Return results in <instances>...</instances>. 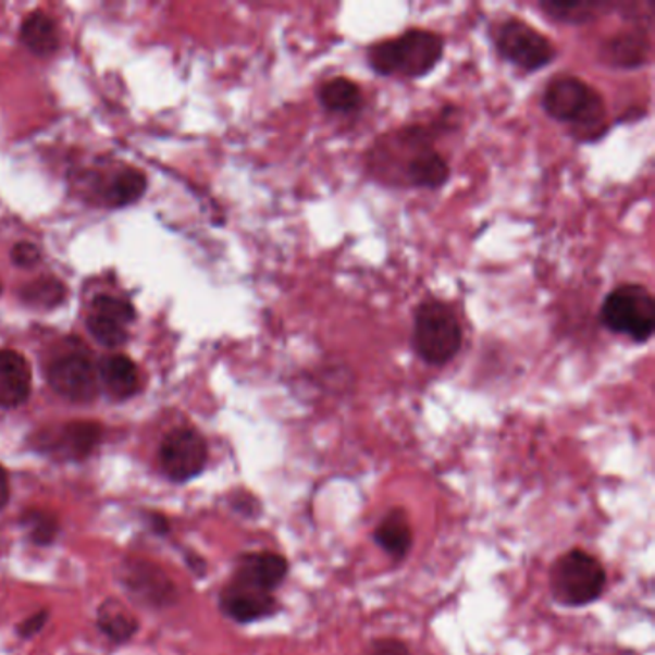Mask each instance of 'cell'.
Returning <instances> with one entry per match:
<instances>
[{"label": "cell", "instance_id": "8fae6325", "mask_svg": "<svg viewBox=\"0 0 655 655\" xmlns=\"http://www.w3.org/2000/svg\"><path fill=\"white\" fill-rule=\"evenodd\" d=\"M288 559L277 552H246L238 557L233 581L275 594L288 577Z\"/></svg>", "mask_w": 655, "mask_h": 655}, {"label": "cell", "instance_id": "603a6c76", "mask_svg": "<svg viewBox=\"0 0 655 655\" xmlns=\"http://www.w3.org/2000/svg\"><path fill=\"white\" fill-rule=\"evenodd\" d=\"M20 296L25 304L29 306H37V308H57L60 304L64 302L66 298V287L62 281H58L54 277H42L37 279L34 283H27L22 291Z\"/></svg>", "mask_w": 655, "mask_h": 655}, {"label": "cell", "instance_id": "484cf974", "mask_svg": "<svg viewBox=\"0 0 655 655\" xmlns=\"http://www.w3.org/2000/svg\"><path fill=\"white\" fill-rule=\"evenodd\" d=\"M90 311L100 313V316H107L110 320L118 321V323H122L125 328L132 325L135 318H137V311L133 308V304L123 300V298H115V296H97L92 300Z\"/></svg>", "mask_w": 655, "mask_h": 655}, {"label": "cell", "instance_id": "52a82bcc", "mask_svg": "<svg viewBox=\"0 0 655 655\" xmlns=\"http://www.w3.org/2000/svg\"><path fill=\"white\" fill-rule=\"evenodd\" d=\"M208 464V444L202 434L181 427L165 434L160 446V466L173 483H189L205 471Z\"/></svg>", "mask_w": 655, "mask_h": 655}, {"label": "cell", "instance_id": "7c38bea8", "mask_svg": "<svg viewBox=\"0 0 655 655\" xmlns=\"http://www.w3.org/2000/svg\"><path fill=\"white\" fill-rule=\"evenodd\" d=\"M650 39L644 29H627L602 41L598 58L602 64L617 70H639L650 60Z\"/></svg>", "mask_w": 655, "mask_h": 655}, {"label": "cell", "instance_id": "d6986e66", "mask_svg": "<svg viewBox=\"0 0 655 655\" xmlns=\"http://www.w3.org/2000/svg\"><path fill=\"white\" fill-rule=\"evenodd\" d=\"M22 42L37 57H52L60 49V32L58 25L49 14L41 10L32 12L25 17L20 32Z\"/></svg>", "mask_w": 655, "mask_h": 655}, {"label": "cell", "instance_id": "9a60e30c", "mask_svg": "<svg viewBox=\"0 0 655 655\" xmlns=\"http://www.w3.org/2000/svg\"><path fill=\"white\" fill-rule=\"evenodd\" d=\"M97 373L99 385H102L108 396H112L114 400H127L139 393V369L127 356L114 354L102 358Z\"/></svg>", "mask_w": 655, "mask_h": 655}, {"label": "cell", "instance_id": "e0dca14e", "mask_svg": "<svg viewBox=\"0 0 655 655\" xmlns=\"http://www.w3.org/2000/svg\"><path fill=\"white\" fill-rule=\"evenodd\" d=\"M125 584L132 590L133 596L140 602L155 606H165L172 602L173 584L158 567L140 561L125 574Z\"/></svg>", "mask_w": 655, "mask_h": 655}, {"label": "cell", "instance_id": "9c48e42d", "mask_svg": "<svg viewBox=\"0 0 655 655\" xmlns=\"http://www.w3.org/2000/svg\"><path fill=\"white\" fill-rule=\"evenodd\" d=\"M102 438V427L95 421H72L35 436V448L62 461L89 458Z\"/></svg>", "mask_w": 655, "mask_h": 655}, {"label": "cell", "instance_id": "5b68a950", "mask_svg": "<svg viewBox=\"0 0 655 655\" xmlns=\"http://www.w3.org/2000/svg\"><path fill=\"white\" fill-rule=\"evenodd\" d=\"M600 323L615 335L646 345L655 331L654 295L640 283H622L604 298Z\"/></svg>", "mask_w": 655, "mask_h": 655}, {"label": "cell", "instance_id": "4fadbf2b", "mask_svg": "<svg viewBox=\"0 0 655 655\" xmlns=\"http://www.w3.org/2000/svg\"><path fill=\"white\" fill-rule=\"evenodd\" d=\"M450 164L434 145L423 147L411 156L410 162L404 168L398 187L411 189L438 190L450 180Z\"/></svg>", "mask_w": 655, "mask_h": 655}, {"label": "cell", "instance_id": "f1b7e54d", "mask_svg": "<svg viewBox=\"0 0 655 655\" xmlns=\"http://www.w3.org/2000/svg\"><path fill=\"white\" fill-rule=\"evenodd\" d=\"M47 621H49V614H47V611H39V614H35L34 617H29V619H25V621L22 622L20 634H22L24 639H32L37 632L41 631L42 627L47 625Z\"/></svg>", "mask_w": 655, "mask_h": 655}, {"label": "cell", "instance_id": "d4e9b609", "mask_svg": "<svg viewBox=\"0 0 655 655\" xmlns=\"http://www.w3.org/2000/svg\"><path fill=\"white\" fill-rule=\"evenodd\" d=\"M87 329H89L90 335L95 336L100 345L107 346V348H118V346L125 345V341H127V328L125 325L110 320L107 316L95 313V311H90L89 318H87Z\"/></svg>", "mask_w": 655, "mask_h": 655}, {"label": "cell", "instance_id": "4dcf8cb0", "mask_svg": "<svg viewBox=\"0 0 655 655\" xmlns=\"http://www.w3.org/2000/svg\"><path fill=\"white\" fill-rule=\"evenodd\" d=\"M0 293H2V285H0Z\"/></svg>", "mask_w": 655, "mask_h": 655}, {"label": "cell", "instance_id": "4316f807", "mask_svg": "<svg viewBox=\"0 0 655 655\" xmlns=\"http://www.w3.org/2000/svg\"><path fill=\"white\" fill-rule=\"evenodd\" d=\"M12 262L20 265V268H34L37 263L41 262V250L32 243H17L12 248Z\"/></svg>", "mask_w": 655, "mask_h": 655}, {"label": "cell", "instance_id": "ffe728a7", "mask_svg": "<svg viewBox=\"0 0 655 655\" xmlns=\"http://www.w3.org/2000/svg\"><path fill=\"white\" fill-rule=\"evenodd\" d=\"M544 16L566 25H586L596 22L604 12L611 10L607 2H592V0H577V2H561V0H541L536 4Z\"/></svg>", "mask_w": 655, "mask_h": 655}, {"label": "cell", "instance_id": "6da1fadb", "mask_svg": "<svg viewBox=\"0 0 655 655\" xmlns=\"http://www.w3.org/2000/svg\"><path fill=\"white\" fill-rule=\"evenodd\" d=\"M541 104L554 122L569 125L574 139L581 143H594L609 132L606 100L577 75L552 77L544 87Z\"/></svg>", "mask_w": 655, "mask_h": 655}, {"label": "cell", "instance_id": "44dd1931", "mask_svg": "<svg viewBox=\"0 0 655 655\" xmlns=\"http://www.w3.org/2000/svg\"><path fill=\"white\" fill-rule=\"evenodd\" d=\"M147 190V177L137 170H123L108 181L102 189V202L110 208L135 205Z\"/></svg>", "mask_w": 655, "mask_h": 655}, {"label": "cell", "instance_id": "cb8c5ba5", "mask_svg": "<svg viewBox=\"0 0 655 655\" xmlns=\"http://www.w3.org/2000/svg\"><path fill=\"white\" fill-rule=\"evenodd\" d=\"M22 524H24L27 536L39 546H49L50 542L57 539L58 529H60L57 517L41 511V509L25 511Z\"/></svg>", "mask_w": 655, "mask_h": 655}, {"label": "cell", "instance_id": "8992f818", "mask_svg": "<svg viewBox=\"0 0 655 655\" xmlns=\"http://www.w3.org/2000/svg\"><path fill=\"white\" fill-rule=\"evenodd\" d=\"M492 41L504 62L529 74L548 67L557 57L554 41L519 17H506L496 25Z\"/></svg>", "mask_w": 655, "mask_h": 655}, {"label": "cell", "instance_id": "277c9868", "mask_svg": "<svg viewBox=\"0 0 655 655\" xmlns=\"http://www.w3.org/2000/svg\"><path fill=\"white\" fill-rule=\"evenodd\" d=\"M606 586V567L586 549H567L549 569V592L559 606H590L602 598Z\"/></svg>", "mask_w": 655, "mask_h": 655}, {"label": "cell", "instance_id": "83f0119b", "mask_svg": "<svg viewBox=\"0 0 655 655\" xmlns=\"http://www.w3.org/2000/svg\"><path fill=\"white\" fill-rule=\"evenodd\" d=\"M369 655H413L406 642L398 639H379L369 647Z\"/></svg>", "mask_w": 655, "mask_h": 655}, {"label": "cell", "instance_id": "f546056e", "mask_svg": "<svg viewBox=\"0 0 655 655\" xmlns=\"http://www.w3.org/2000/svg\"><path fill=\"white\" fill-rule=\"evenodd\" d=\"M10 500V481L7 469L0 466V509L7 508Z\"/></svg>", "mask_w": 655, "mask_h": 655}, {"label": "cell", "instance_id": "3957f363", "mask_svg": "<svg viewBox=\"0 0 655 655\" xmlns=\"http://www.w3.org/2000/svg\"><path fill=\"white\" fill-rule=\"evenodd\" d=\"M411 345L419 360L431 368L448 366L464 346V328L452 304L425 298L413 311Z\"/></svg>", "mask_w": 655, "mask_h": 655}, {"label": "cell", "instance_id": "ba28073f", "mask_svg": "<svg viewBox=\"0 0 655 655\" xmlns=\"http://www.w3.org/2000/svg\"><path fill=\"white\" fill-rule=\"evenodd\" d=\"M47 381L58 396L70 401L89 404L99 396V373L85 354H66L50 361Z\"/></svg>", "mask_w": 655, "mask_h": 655}, {"label": "cell", "instance_id": "7a4b0ae2", "mask_svg": "<svg viewBox=\"0 0 655 655\" xmlns=\"http://www.w3.org/2000/svg\"><path fill=\"white\" fill-rule=\"evenodd\" d=\"M446 41L441 34L411 27L393 39H383L366 49L368 66L381 77H400L408 82L433 74L443 62Z\"/></svg>", "mask_w": 655, "mask_h": 655}, {"label": "cell", "instance_id": "30bf717a", "mask_svg": "<svg viewBox=\"0 0 655 655\" xmlns=\"http://www.w3.org/2000/svg\"><path fill=\"white\" fill-rule=\"evenodd\" d=\"M220 607L223 614L240 625L263 621L281 611V604L275 594L252 589L243 582L233 581L222 590Z\"/></svg>", "mask_w": 655, "mask_h": 655}, {"label": "cell", "instance_id": "ac0fdd59", "mask_svg": "<svg viewBox=\"0 0 655 655\" xmlns=\"http://www.w3.org/2000/svg\"><path fill=\"white\" fill-rule=\"evenodd\" d=\"M318 100L329 114L353 115L363 108L360 85L345 75H336L321 83L318 87Z\"/></svg>", "mask_w": 655, "mask_h": 655}, {"label": "cell", "instance_id": "7402d4cb", "mask_svg": "<svg viewBox=\"0 0 655 655\" xmlns=\"http://www.w3.org/2000/svg\"><path fill=\"white\" fill-rule=\"evenodd\" d=\"M100 631L114 642H127L139 629L137 619L133 617L129 609H125L118 600H108L99 607L97 614Z\"/></svg>", "mask_w": 655, "mask_h": 655}, {"label": "cell", "instance_id": "2e32d148", "mask_svg": "<svg viewBox=\"0 0 655 655\" xmlns=\"http://www.w3.org/2000/svg\"><path fill=\"white\" fill-rule=\"evenodd\" d=\"M373 541L394 561L406 559L413 546V529L408 514L400 508L391 509L375 527Z\"/></svg>", "mask_w": 655, "mask_h": 655}, {"label": "cell", "instance_id": "5bb4252c", "mask_svg": "<svg viewBox=\"0 0 655 655\" xmlns=\"http://www.w3.org/2000/svg\"><path fill=\"white\" fill-rule=\"evenodd\" d=\"M32 394V368L16 350H0V408L14 410Z\"/></svg>", "mask_w": 655, "mask_h": 655}]
</instances>
